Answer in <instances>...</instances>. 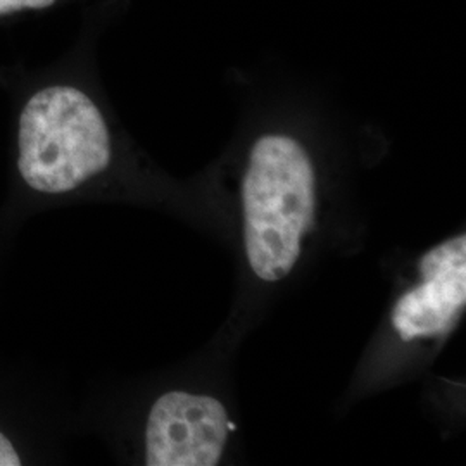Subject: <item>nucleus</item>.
Listing matches in <instances>:
<instances>
[{"instance_id": "1", "label": "nucleus", "mask_w": 466, "mask_h": 466, "mask_svg": "<svg viewBox=\"0 0 466 466\" xmlns=\"http://www.w3.org/2000/svg\"><path fill=\"white\" fill-rule=\"evenodd\" d=\"M242 206L250 268L265 282H280L299 261L317 211L315 167L298 140L265 135L254 144Z\"/></svg>"}, {"instance_id": "2", "label": "nucleus", "mask_w": 466, "mask_h": 466, "mask_svg": "<svg viewBox=\"0 0 466 466\" xmlns=\"http://www.w3.org/2000/svg\"><path fill=\"white\" fill-rule=\"evenodd\" d=\"M111 163V138L97 106L73 86L35 94L19 119L25 182L38 192L65 194Z\"/></svg>"}, {"instance_id": "3", "label": "nucleus", "mask_w": 466, "mask_h": 466, "mask_svg": "<svg viewBox=\"0 0 466 466\" xmlns=\"http://www.w3.org/2000/svg\"><path fill=\"white\" fill-rule=\"evenodd\" d=\"M228 432V415L219 400L184 390L167 392L150 410L146 463L217 466Z\"/></svg>"}, {"instance_id": "4", "label": "nucleus", "mask_w": 466, "mask_h": 466, "mask_svg": "<svg viewBox=\"0 0 466 466\" xmlns=\"http://www.w3.org/2000/svg\"><path fill=\"white\" fill-rule=\"evenodd\" d=\"M421 283L400 296L392 325L404 342L448 333L466 306L465 233L435 246L420 259Z\"/></svg>"}, {"instance_id": "5", "label": "nucleus", "mask_w": 466, "mask_h": 466, "mask_svg": "<svg viewBox=\"0 0 466 466\" xmlns=\"http://www.w3.org/2000/svg\"><path fill=\"white\" fill-rule=\"evenodd\" d=\"M56 0H0V16L23 9H46Z\"/></svg>"}, {"instance_id": "6", "label": "nucleus", "mask_w": 466, "mask_h": 466, "mask_svg": "<svg viewBox=\"0 0 466 466\" xmlns=\"http://www.w3.org/2000/svg\"><path fill=\"white\" fill-rule=\"evenodd\" d=\"M19 456L13 448V444L9 442V439L0 433V466H19Z\"/></svg>"}]
</instances>
